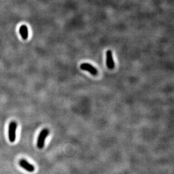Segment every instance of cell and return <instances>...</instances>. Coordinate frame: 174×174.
Segmentation results:
<instances>
[{
  "mask_svg": "<svg viewBox=\"0 0 174 174\" xmlns=\"http://www.w3.org/2000/svg\"><path fill=\"white\" fill-rule=\"evenodd\" d=\"M106 65L109 69L112 70L115 67V63L113 60L112 51L109 50L106 52Z\"/></svg>",
  "mask_w": 174,
  "mask_h": 174,
  "instance_id": "cell-5",
  "label": "cell"
},
{
  "mask_svg": "<svg viewBox=\"0 0 174 174\" xmlns=\"http://www.w3.org/2000/svg\"><path fill=\"white\" fill-rule=\"evenodd\" d=\"M17 124L15 122H10L9 125V139L11 143H14L16 140V132Z\"/></svg>",
  "mask_w": 174,
  "mask_h": 174,
  "instance_id": "cell-2",
  "label": "cell"
},
{
  "mask_svg": "<svg viewBox=\"0 0 174 174\" xmlns=\"http://www.w3.org/2000/svg\"><path fill=\"white\" fill-rule=\"evenodd\" d=\"M19 165L21 166L22 168H23L24 170H26L28 172H32L35 171V167L34 165L29 164L28 162L26 160L22 159L19 161Z\"/></svg>",
  "mask_w": 174,
  "mask_h": 174,
  "instance_id": "cell-4",
  "label": "cell"
},
{
  "mask_svg": "<svg viewBox=\"0 0 174 174\" xmlns=\"http://www.w3.org/2000/svg\"><path fill=\"white\" fill-rule=\"evenodd\" d=\"M19 33L22 38L24 40H27L28 37V28L25 25H22L19 28Z\"/></svg>",
  "mask_w": 174,
  "mask_h": 174,
  "instance_id": "cell-6",
  "label": "cell"
},
{
  "mask_svg": "<svg viewBox=\"0 0 174 174\" xmlns=\"http://www.w3.org/2000/svg\"><path fill=\"white\" fill-rule=\"evenodd\" d=\"M49 134V130L47 128L43 129L40 133L39 136L38 137V141H37V146L39 149H43L45 144V139L48 137V135Z\"/></svg>",
  "mask_w": 174,
  "mask_h": 174,
  "instance_id": "cell-1",
  "label": "cell"
},
{
  "mask_svg": "<svg viewBox=\"0 0 174 174\" xmlns=\"http://www.w3.org/2000/svg\"><path fill=\"white\" fill-rule=\"evenodd\" d=\"M80 68L81 70H84V71H88L93 76L97 75L98 74L97 70L96 69L94 66L91 65L89 64H88V63H83V64H81L80 65Z\"/></svg>",
  "mask_w": 174,
  "mask_h": 174,
  "instance_id": "cell-3",
  "label": "cell"
}]
</instances>
